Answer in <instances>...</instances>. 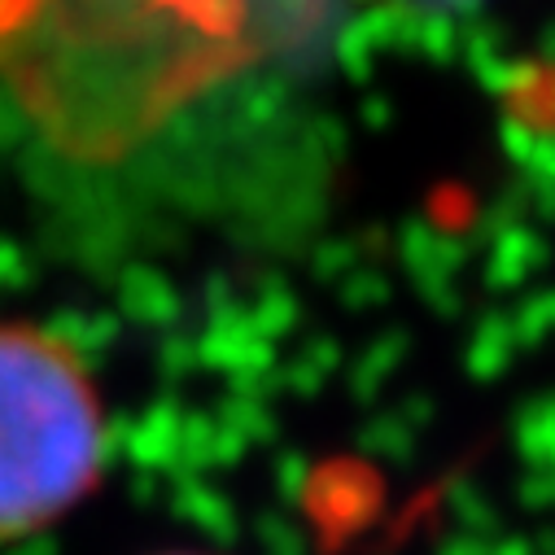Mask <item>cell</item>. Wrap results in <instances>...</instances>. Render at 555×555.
Instances as JSON below:
<instances>
[{
  "label": "cell",
  "mask_w": 555,
  "mask_h": 555,
  "mask_svg": "<svg viewBox=\"0 0 555 555\" xmlns=\"http://www.w3.org/2000/svg\"><path fill=\"white\" fill-rule=\"evenodd\" d=\"M380 5H398V10H460L473 0H380Z\"/></svg>",
  "instance_id": "7a4b0ae2"
},
{
  "label": "cell",
  "mask_w": 555,
  "mask_h": 555,
  "mask_svg": "<svg viewBox=\"0 0 555 555\" xmlns=\"http://www.w3.org/2000/svg\"><path fill=\"white\" fill-rule=\"evenodd\" d=\"M105 398L88 359L53 328L0 320V542L66 520L101 481Z\"/></svg>",
  "instance_id": "6da1fadb"
},
{
  "label": "cell",
  "mask_w": 555,
  "mask_h": 555,
  "mask_svg": "<svg viewBox=\"0 0 555 555\" xmlns=\"http://www.w3.org/2000/svg\"><path fill=\"white\" fill-rule=\"evenodd\" d=\"M167 555H202V551H167Z\"/></svg>",
  "instance_id": "3957f363"
}]
</instances>
